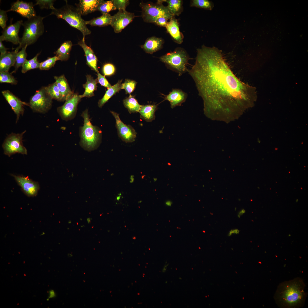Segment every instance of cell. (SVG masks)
<instances>
[{
    "instance_id": "cell-57",
    "label": "cell",
    "mask_w": 308,
    "mask_h": 308,
    "mask_svg": "<svg viewBox=\"0 0 308 308\" xmlns=\"http://www.w3.org/2000/svg\"><path fill=\"white\" fill-rule=\"evenodd\" d=\"M291 236V235H290V234H289V235H288V236Z\"/></svg>"
},
{
    "instance_id": "cell-36",
    "label": "cell",
    "mask_w": 308,
    "mask_h": 308,
    "mask_svg": "<svg viewBox=\"0 0 308 308\" xmlns=\"http://www.w3.org/2000/svg\"><path fill=\"white\" fill-rule=\"evenodd\" d=\"M59 60L58 58L55 56L49 57L47 59L40 63L39 69L41 70H48L54 66L56 62Z\"/></svg>"
},
{
    "instance_id": "cell-25",
    "label": "cell",
    "mask_w": 308,
    "mask_h": 308,
    "mask_svg": "<svg viewBox=\"0 0 308 308\" xmlns=\"http://www.w3.org/2000/svg\"><path fill=\"white\" fill-rule=\"evenodd\" d=\"M86 76V82L83 85L85 91L83 94L80 95L81 98L84 97L90 98L94 96V92L97 90V80L94 79L90 75H87Z\"/></svg>"
},
{
    "instance_id": "cell-54",
    "label": "cell",
    "mask_w": 308,
    "mask_h": 308,
    "mask_svg": "<svg viewBox=\"0 0 308 308\" xmlns=\"http://www.w3.org/2000/svg\"><path fill=\"white\" fill-rule=\"evenodd\" d=\"M153 179H154V181H155L157 180V179L156 178H154Z\"/></svg>"
},
{
    "instance_id": "cell-18",
    "label": "cell",
    "mask_w": 308,
    "mask_h": 308,
    "mask_svg": "<svg viewBox=\"0 0 308 308\" xmlns=\"http://www.w3.org/2000/svg\"><path fill=\"white\" fill-rule=\"evenodd\" d=\"M165 27L167 32L175 42L179 44L183 42V35L180 31L177 20L174 17L169 19Z\"/></svg>"
},
{
    "instance_id": "cell-22",
    "label": "cell",
    "mask_w": 308,
    "mask_h": 308,
    "mask_svg": "<svg viewBox=\"0 0 308 308\" xmlns=\"http://www.w3.org/2000/svg\"><path fill=\"white\" fill-rule=\"evenodd\" d=\"M17 52L7 51L0 56V72H8L10 68L14 66Z\"/></svg>"
},
{
    "instance_id": "cell-50",
    "label": "cell",
    "mask_w": 308,
    "mask_h": 308,
    "mask_svg": "<svg viewBox=\"0 0 308 308\" xmlns=\"http://www.w3.org/2000/svg\"><path fill=\"white\" fill-rule=\"evenodd\" d=\"M168 264H166L165 265V266H164V267L163 268V270H162V272H165L166 271V270L167 268V267L168 266Z\"/></svg>"
},
{
    "instance_id": "cell-6",
    "label": "cell",
    "mask_w": 308,
    "mask_h": 308,
    "mask_svg": "<svg viewBox=\"0 0 308 308\" xmlns=\"http://www.w3.org/2000/svg\"><path fill=\"white\" fill-rule=\"evenodd\" d=\"M168 69L178 74L181 76L188 72L187 66L191 58L186 51L183 48L178 47L173 51L168 52L159 58Z\"/></svg>"
},
{
    "instance_id": "cell-1",
    "label": "cell",
    "mask_w": 308,
    "mask_h": 308,
    "mask_svg": "<svg viewBox=\"0 0 308 308\" xmlns=\"http://www.w3.org/2000/svg\"><path fill=\"white\" fill-rule=\"evenodd\" d=\"M197 51L194 64L188 72L203 100L206 117L229 121L253 106L256 88L235 75L221 50L203 45Z\"/></svg>"
},
{
    "instance_id": "cell-13",
    "label": "cell",
    "mask_w": 308,
    "mask_h": 308,
    "mask_svg": "<svg viewBox=\"0 0 308 308\" xmlns=\"http://www.w3.org/2000/svg\"><path fill=\"white\" fill-rule=\"evenodd\" d=\"M23 23V21L21 20L7 26L3 29L2 35L0 36V40L2 41H5L11 42L15 45L19 44L21 38L19 36V33Z\"/></svg>"
},
{
    "instance_id": "cell-32",
    "label": "cell",
    "mask_w": 308,
    "mask_h": 308,
    "mask_svg": "<svg viewBox=\"0 0 308 308\" xmlns=\"http://www.w3.org/2000/svg\"><path fill=\"white\" fill-rule=\"evenodd\" d=\"M40 53H37L32 59L27 60L22 66L21 72L25 73L31 70L39 68L40 63L38 60V57Z\"/></svg>"
},
{
    "instance_id": "cell-15",
    "label": "cell",
    "mask_w": 308,
    "mask_h": 308,
    "mask_svg": "<svg viewBox=\"0 0 308 308\" xmlns=\"http://www.w3.org/2000/svg\"><path fill=\"white\" fill-rule=\"evenodd\" d=\"M2 94L12 110L16 115V123L18 121L21 115L23 116L24 109V106H28V103L22 101L9 90L3 91Z\"/></svg>"
},
{
    "instance_id": "cell-3",
    "label": "cell",
    "mask_w": 308,
    "mask_h": 308,
    "mask_svg": "<svg viewBox=\"0 0 308 308\" xmlns=\"http://www.w3.org/2000/svg\"><path fill=\"white\" fill-rule=\"evenodd\" d=\"M81 116L83 118L84 123L80 129V144L84 149L91 151L95 149L99 145L101 132L98 128L92 124L88 109L83 112Z\"/></svg>"
},
{
    "instance_id": "cell-19",
    "label": "cell",
    "mask_w": 308,
    "mask_h": 308,
    "mask_svg": "<svg viewBox=\"0 0 308 308\" xmlns=\"http://www.w3.org/2000/svg\"><path fill=\"white\" fill-rule=\"evenodd\" d=\"M78 44L83 48L86 58L87 65L97 72L98 71L97 64L98 59L91 48L87 46L85 42V37L78 43Z\"/></svg>"
},
{
    "instance_id": "cell-24",
    "label": "cell",
    "mask_w": 308,
    "mask_h": 308,
    "mask_svg": "<svg viewBox=\"0 0 308 308\" xmlns=\"http://www.w3.org/2000/svg\"><path fill=\"white\" fill-rule=\"evenodd\" d=\"M157 108V105L156 104L142 105L139 112L141 118L147 122L152 121L155 119V113Z\"/></svg>"
},
{
    "instance_id": "cell-33",
    "label": "cell",
    "mask_w": 308,
    "mask_h": 308,
    "mask_svg": "<svg viewBox=\"0 0 308 308\" xmlns=\"http://www.w3.org/2000/svg\"><path fill=\"white\" fill-rule=\"evenodd\" d=\"M46 92L52 99L62 101V96L55 82L45 87Z\"/></svg>"
},
{
    "instance_id": "cell-43",
    "label": "cell",
    "mask_w": 308,
    "mask_h": 308,
    "mask_svg": "<svg viewBox=\"0 0 308 308\" xmlns=\"http://www.w3.org/2000/svg\"><path fill=\"white\" fill-rule=\"evenodd\" d=\"M6 11L0 9V26L4 29L6 26L8 17Z\"/></svg>"
},
{
    "instance_id": "cell-42",
    "label": "cell",
    "mask_w": 308,
    "mask_h": 308,
    "mask_svg": "<svg viewBox=\"0 0 308 308\" xmlns=\"http://www.w3.org/2000/svg\"><path fill=\"white\" fill-rule=\"evenodd\" d=\"M98 78L97 81L102 86L108 88L112 86L106 78L105 76L101 74L99 72H97Z\"/></svg>"
},
{
    "instance_id": "cell-47",
    "label": "cell",
    "mask_w": 308,
    "mask_h": 308,
    "mask_svg": "<svg viewBox=\"0 0 308 308\" xmlns=\"http://www.w3.org/2000/svg\"><path fill=\"white\" fill-rule=\"evenodd\" d=\"M240 231L238 229H236L234 230H232L230 232L228 233V236H230L233 234H238L239 233Z\"/></svg>"
},
{
    "instance_id": "cell-4",
    "label": "cell",
    "mask_w": 308,
    "mask_h": 308,
    "mask_svg": "<svg viewBox=\"0 0 308 308\" xmlns=\"http://www.w3.org/2000/svg\"><path fill=\"white\" fill-rule=\"evenodd\" d=\"M45 17L36 16L23 23L24 31L20 38V43L15 50L19 52V49L26 45L28 46L35 43L43 34L44 27L43 20Z\"/></svg>"
},
{
    "instance_id": "cell-38",
    "label": "cell",
    "mask_w": 308,
    "mask_h": 308,
    "mask_svg": "<svg viewBox=\"0 0 308 308\" xmlns=\"http://www.w3.org/2000/svg\"><path fill=\"white\" fill-rule=\"evenodd\" d=\"M137 83L135 80L126 79L125 82L121 84V89L125 90L126 94H130L135 90Z\"/></svg>"
},
{
    "instance_id": "cell-20",
    "label": "cell",
    "mask_w": 308,
    "mask_h": 308,
    "mask_svg": "<svg viewBox=\"0 0 308 308\" xmlns=\"http://www.w3.org/2000/svg\"><path fill=\"white\" fill-rule=\"evenodd\" d=\"M164 42L162 38L153 36L148 38L141 47L146 53L152 54L161 49Z\"/></svg>"
},
{
    "instance_id": "cell-27",
    "label": "cell",
    "mask_w": 308,
    "mask_h": 308,
    "mask_svg": "<svg viewBox=\"0 0 308 308\" xmlns=\"http://www.w3.org/2000/svg\"><path fill=\"white\" fill-rule=\"evenodd\" d=\"M112 16L109 13H104L99 17L94 18L88 21H85L86 25H89L92 26L103 27L110 25Z\"/></svg>"
},
{
    "instance_id": "cell-34",
    "label": "cell",
    "mask_w": 308,
    "mask_h": 308,
    "mask_svg": "<svg viewBox=\"0 0 308 308\" xmlns=\"http://www.w3.org/2000/svg\"><path fill=\"white\" fill-rule=\"evenodd\" d=\"M190 6L211 10L214 5L212 1L208 0H192L191 1Z\"/></svg>"
},
{
    "instance_id": "cell-56",
    "label": "cell",
    "mask_w": 308,
    "mask_h": 308,
    "mask_svg": "<svg viewBox=\"0 0 308 308\" xmlns=\"http://www.w3.org/2000/svg\"><path fill=\"white\" fill-rule=\"evenodd\" d=\"M296 200V202H298V199H297Z\"/></svg>"
},
{
    "instance_id": "cell-48",
    "label": "cell",
    "mask_w": 308,
    "mask_h": 308,
    "mask_svg": "<svg viewBox=\"0 0 308 308\" xmlns=\"http://www.w3.org/2000/svg\"><path fill=\"white\" fill-rule=\"evenodd\" d=\"M245 210L244 209L242 210L238 213V217L239 218H240L241 216L243 214L245 213Z\"/></svg>"
},
{
    "instance_id": "cell-41",
    "label": "cell",
    "mask_w": 308,
    "mask_h": 308,
    "mask_svg": "<svg viewBox=\"0 0 308 308\" xmlns=\"http://www.w3.org/2000/svg\"><path fill=\"white\" fill-rule=\"evenodd\" d=\"M113 2L115 6L118 10H125L126 7L129 3V1L128 0H114Z\"/></svg>"
},
{
    "instance_id": "cell-30",
    "label": "cell",
    "mask_w": 308,
    "mask_h": 308,
    "mask_svg": "<svg viewBox=\"0 0 308 308\" xmlns=\"http://www.w3.org/2000/svg\"><path fill=\"white\" fill-rule=\"evenodd\" d=\"M123 104L130 113L139 112L142 105L138 103L134 96L130 94L123 100Z\"/></svg>"
},
{
    "instance_id": "cell-55",
    "label": "cell",
    "mask_w": 308,
    "mask_h": 308,
    "mask_svg": "<svg viewBox=\"0 0 308 308\" xmlns=\"http://www.w3.org/2000/svg\"><path fill=\"white\" fill-rule=\"evenodd\" d=\"M71 221L70 220H69V221H68V223H69V224H70V223H71Z\"/></svg>"
},
{
    "instance_id": "cell-17",
    "label": "cell",
    "mask_w": 308,
    "mask_h": 308,
    "mask_svg": "<svg viewBox=\"0 0 308 308\" xmlns=\"http://www.w3.org/2000/svg\"><path fill=\"white\" fill-rule=\"evenodd\" d=\"M162 94L164 96V100L169 102L171 107L172 109L181 106L185 102L188 96L187 93L177 88L173 89L168 95Z\"/></svg>"
},
{
    "instance_id": "cell-9",
    "label": "cell",
    "mask_w": 308,
    "mask_h": 308,
    "mask_svg": "<svg viewBox=\"0 0 308 308\" xmlns=\"http://www.w3.org/2000/svg\"><path fill=\"white\" fill-rule=\"evenodd\" d=\"M26 132L25 130L21 133H12L7 137L2 145L5 155L10 157L16 153L27 154V149L23 143V135Z\"/></svg>"
},
{
    "instance_id": "cell-12",
    "label": "cell",
    "mask_w": 308,
    "mask_h": 308,
    "mask_svg": "<svg viewBox=\"0 0 308 308\" xmlns=\"http://www.w3.org/2000/svg\"><path fill=\"white\" fill-rule=\"evenodd\" d=\"M135 17L133 13L126 10H119L112 16L110 25L115 33H119L131 23Z\"/></svg>"
},
{
    "instance_id": "cell-40",
    "label": "cell",
    "mask_w": 308,
    "mask_h": 308,
    "mask_svg": "<svg viewBox=\"0 0 308 308\" xmlns=\"http://www.w3.org/2000/svg\"><path fill=\"white\" fill-rule=\"evenodd\" d=\"M116 70L114 66L112 64L106 63L102 68V71L104 76H110L114 74Z\"/></svg>"
},
{
    "instance_id": "cell-26",
    "label": "cell",
    "mask_w": 308,
    "mask_h": 308,
    "mask_svg": "<svg viewBox=\"0 0 308 308\" xmlns=\"http://www.w3.org/2000/svg\"><path fill=\"white\" fill-rule=\"evenodd\" d=\"M72 44L71 41L64 42L54 53L58 58L61 61H66L69 58L70 52Z\"/></svg>"
},
{
    "instance_id": "cell-2",
    "label": "cell",
    "mask_w": 308,
    "mask_h": 308,
    "mask_svg": "<svg viewBox=\"0 0 308 308\" xmlns=\"http://www.w3.org/2000/svg\"><path fill=\"white\" fill-rule=\"evenodd\" d=\"M302 279L296 278L283 282L278 286L274 295L277 305L284 308L302 307L307 296Z\"/></svg>"
},
{
    "instance_id": "cell-52",
    "label": "cell",
    "mask_w": 308,
    "mask_h": 308,
    "mask_svg": "<svg viewBox=\"0 0 308 308\" xmlns=\"http://www.w3.org/2000/svg\"><path fill=\"white\" fill-rule=\"evenodd\" d=\"M87 221L88 224L90 223L91 221V218L90 217L88 218L87 219Z\"/></svg>"
},
{
    "instance_id": "cell-31",
    "label": "cell",
    "mask_w": 308,
    "mask_h": 308,
    "mask_svg": "<svg viewBox=\"0 0 308 308\" xmlns=\"http://www.w3.org/2000/svg\"><path fill=\"white\" fill-rule=\"evenodd\" d=\"M28 46L26 45L22 48L21 50L17 52L16 58L15 62L14 65L15 69L11 73H15L18 68L22 66L24 64L27 60V54L26 49Z\"/></svg>"
},
{
    "instance_id": "cell-16",
    "label": "cell",
    "mask_w": 308,
    "mask_h": 308,
    "mask_svg": "<svg viewBox=\"0 0 308 308\" xmlns=\"http://www.w3.org/2000/svg\"><path fill=\"white\" fill-rule=\"evenodd\" d=\"M13 175L18 184L27 196L33 197L37 195L39 189L38 183L33 181L28 177Z\"/></svg>"
},
{
    "instance_id": "cell-29",
    "label": "cell",
    "mask_w": 308,
    "mask_h": 308,
    "mask_svg": "<svg viewBox=\"0 0 308 308\" xmlns=\"http://www.w3.org/2000/svg\"><path fill=\"white\" fill-rule=\"evenodd\" d=\"M163 3L166 2L167 3V6L171 12L174 16L179 15L183 11V1L181 0H161Z\"/></svg>"
},
{
    "instance_id": "cell-23",
    "label": "cell",
    "mask_w": 308,
    "mask_h": 308,
    "mask_svg": "<svg viewBox=\"0 0 308 308\" xmlns=\"http://www.w3.org/2000/svg\"><path fill=\"white\" fill-rule=\"evenodd\" d=\"M55 82L62 96V101L66 100L71 96L73 92L68 85L67 80L64 75L60 76H54Z\"/></svg>"
},
{
    "instance_id": "cell-45",
    "label": "cell",
    "mask_w": 308,
    "mask_h": 308,
    "mask_svg": "<svg viewBox=\"0 0 308 308\" xmlns=\"http://www.w3.org/2000/svg\"><path fill=\"white\" fill-rule=\"evenodd\" d=\"M8 49L4 46L2 43V41L0 40V52L1 54H4L6 53L7 50Z\"/></svg>"
},
{
    "instance_id": "cell-7",
    "label": "cell",
    "mask_w": 308,
    "mask_h": 308,
    "mask_svg": "<svg viewBox=\"0 0 308 308\" xmlns=\"http://www.w3.org/2000/svg\"><path fill=\"white\" fill-rule=\"evenodd\" d=\"M141 9V17L144 22L154 23L158 18L164 17L170 19L174 16L171 13L167 6H164L161 0H157L155 3L151 2L140 3Z\"/></svg>"
},
{
    "instance_id": "cell-35",
    "label": "cell",
    "mask_w": 308,
    "mask_h": 308,
    "mask_svg": "<svg viewBox=\"0 0 308 308\" xmlns=\"http://www.w3.org/2000/svg\"><path fill=\"white\" fill-rule=\"evenodd\" d=\"M113 0L104 1L103 0L99 5L97 11H100L103 14L109 13L111 11L116 10Z\"/></svg>"
},
{
    "instance_id": "cell-8",
    "label": "cell",
    "mask_w": 308,
    "mask_h": 308,
    "mask_svg": "<svg viewBox=\"0 0 308 308\" xmlns=\"http://www.w3.org/2000/svg\"><path fill=\"white\" fill-rule=\"evenodd\" d=\"M52 100L47 93L45 87H42L31 98L28 106L33 112L44 114L51 108Z\"/></svg>"
},
{
    "instance_id": "cell-5",
    "label": "cell",
    "mask_w": 308,
    "mask_h": 308,
    "mask_svg": "<svg viewBox=\"0 0 308 308\" xmlns=\"http://www.w3.org/2000/svg\"><path fill=\"white\" fill-rule=\"evenodd\" d=\"M50 15H55L58 19L65 20L70 26L80 31L83 36L91 34V31L87 28L81 13L76 7L66 4L59 9L52 10Z\"/></svg>"
},
{
    "instance_id": "cell-44",
    "label": "cell",
    "mask_w": 308,
    "mask_h": 308,
    "mask_svg": "<svg viewBox=\"0 0 308 308\" xmlns=\"http://www.w3.org/2000/svg\"><path fill=\"white\" fill-rule=\"evenodd\" d=\"M168 20L165 17H160L156 19L153 23L160 26L165 27L168 23Z\"/></svg>"
},
{
    "instance_id": "cell-28",
    "label": "cell",
    "mask_w": 308,
    "mask_h": 308,
    "mask_svg": "<svg viewBox=\"0 0 308 308\" xmlns=\"http://www.w3.org/2000/svg\"><path fill=\"white\" fill-rule=\"evenodd\" d=\"M122 80H119L115 84L108 88L103 98L98 102V106L102 108L113 95L121 89Z\"/></svg>"
},
{
    "instance_id": "cell-37",
    "label": "cell",
    "mask_w": 308,
    "mask_h": 308,
    "mask_svg": "<svg viewBox=\"0 0 308 308\" xmlns=\"http://www.w3.org/2000/svg\"><path fill=\"white\" fill-rule=\"evenodd\" d=\"M0 82L16 84L17 81L8 72H0Z\"/></svg>"
},
{
    "instance_id": "cell-10",
    "label": "cell",
    "mask_w": 308,
    "mask_h": 308,
    "mask_svg": "<svg viewBox=\"0 0 308 308\" xmlns=\"http://www.w3.org/2000/svg\"><path fill=\"white\" fill-rule=\"evenodd\" d=\"M81 98L80 95L73 93L65 100L63 105L57 108V112L62 119L68 121L74 117L78 104Z\"/></svg>"
},
{
    "instance_id": "cell-11",
    "label": "cell",
    "mask_w": 308,
    "mask_h": 308,
    "mask_svg": "<svg viewBox=\"0 0 308 308\" xmlns=\"http://www.w3.org/2000/svg\"><path fill=\"white\" fill-rule=\"evenodd\" d=\"M111 113L114 117L116 127L118 135L121 140L126 143H131L135 141L137 133L130 125L125 124L120 119L119 114L113 111Z\"/></svg>"
},
{
    "instance_id": "cell-53",
    "label": "cell",
    "mask_w": 308,
    "mask_h": 308,
    "mask_svg": "<svg viewBox=\"0 0 308 308\" xmlns=\"http://www.w3.org/2000/svg\"><path fill=\"white\" fill-rule=\"evenodd\" d=\"M120 198H121V195H119L118 196H117V197H116V200H120Z\"/></svg>"
},
{
    "instance_id": "cell-39",
    "label": "cell",
    "mask_w": 308,
    "mask_h": 308,
    "mask_svg": "<svg viewBox=\"0 0 308 308\" xmlns=\"http://www.w3.org/2000/svg\"><path fill=\"white\" fill-rule=\"evenodd\" d=\"M54 1L52 0H36V3L34 5H38L41 9H45L52 10L55 9L54 6Z\"/></svg>"
},
{
    "instance_id": "cell-49",
    "label": "cell",
    "mask_w": 308,
    "mask_h": 308,
    "mask_svg": "<svg viewBox=\"0 0 308 308\" xmlns=\"http://www.w3.org/2000/svg\"><path fill=\"white\" fill-rule=\"evenodd\" d=\"M165 204L167 206H171L172 204V202L170 200H168L166 202Z\"/></svg>"
},
{
    "instance_id": "cell-46",
    "label": "cell",
    "mask_w": 308,
    "mask_h": 308,
    "mask_svg": "<svg viewBox=\"0 0 308 308\" xmlns=\"http://www.w3.org/2000/svg\"><path fill=\"white\" fill-rule=\"evenodd\" d=\"M56 296V293L53 290H51L49 291L48 299L53 298Z\"/></svg>"
},
{
    "instance_id": "cell-14",
    "label": "cell",
    "mask_w": 308,
    "mask_h": 308,
    "mask_svg": "<svg viewBox=\"0 0 308 308\" xmlns=\"http://www.w3.org/2000/svg\"><path fill=\"white\" fill-rule=\"evenodd\" d=\"M34 6L32 2L18 0L12 3L10 9L6 11L15 12L28 19L37 16Z\"/></svg>"
},
{
    "instance_id": "cell-21",
    "label": "cell",
    "mask_w": 308,
    "mask_h": 308,
    "mask_svg": "<svg viewBox=\"0 0 308 308\" xmlns=\"http://www.w3.org/2000/svg\"><path fill=\"white\" fill-rule=\"evenodd\" d=\"M102 0H80L77 4L78 8L82 15H85L97 11Z\"/></svg>"
},
{
    "instance_id": "cell-51",
    "label": "cell",
    "mask_w": 308,
    "mask_h": 308,
    "mask_svg": "<svg viewBox=\"0 0 308 308\" xmlns=\"http://www.w3.org/2000/svg\"><path fill=\"white\" fill-rule=\"evenodd\" d=\"M133 177H134V176H133V175H131L130 177V179L131 180L130 181V182L131 183H132L134 181V178Z\"/></svg>"
}]
</instances>
